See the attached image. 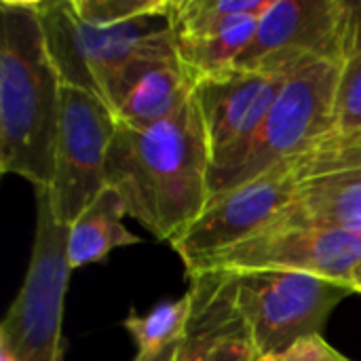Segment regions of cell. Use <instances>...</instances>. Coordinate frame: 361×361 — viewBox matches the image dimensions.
Instances as JSON below:
<instances>
[{
    "label": "cell",
    "mask_w": 361,
    "mask_h": 361,
    "mask_svg": "<svg viewBox=\"0 0 361 361\" xmlns=\"http://www.w3.org/2000/svg\"><path fill=\"white\" fill-rule=\"evenodd\" d=\"M125 203L112 188H104L95 201L68 226V264L72 271L108 258L116 247L135 245L140 237L125 228Z\"/></svg>",
    "instance_id": "obj_16"
},
{
    "label": "cell",
    "mask_w": 361,
    "mask_h": 361,
    "mask_svg": "<svg viewBox=\"0 0 361 361\" xmlns=\"http://www.w3.org/2000/svg\"><path fill=\"white\" fill-rule=\"evenodd\" d=\"M361 133V47L341 70L334 104V129L328 137L351 140Z\"/></svg>",
    "instance_id": "obj_19"
},
{
    "label": "cell",
    "mask_w": 361,
    "mask_h": 361,
    "mask_svg": "<svg viewBox=\"0 0 361 361\" xmlns=\"http://www.w3.org/2000/svg\"><path fill=\"white\" fill-rule=\"evenodd\" d=\"M118 121L106 102L80 87H61L55 176L49 188L53 214L70 226L106 188V159Z\"/></svg>",
    "instance_id": "obj_8"
},
{
    "label": "cell",
    "mask_w": 361,
    "mask_h": 361,
    "mask_svg": "<svg viewBox=\"0 0 361 361\" xmlns=\"http://www.w3.org/2000/svg\"><path fill=\"white\" fill-rule=\"evenodd\" d=\"M360 294H361V288H360Z\"/></svg>",
    "instance_id": "obj_25"
},
{
    "label": "cell",
    "mask_w": 361,
    "mask_h": 361,
    "mask_svg": "<svg viewBox=\"0 0 361 361\" xmlns=\"http://www.w3.org/2000/svg\"><path fill=\"white\" fill-rule=\"evenodd\" d=\"M341 63L307 61L288 80L262 125L237 148L214 159L209 199L220 197L269 169L296 161L324 142L334 129V104Z\"/></svg>",
    "instance_id": "obj_3"
},
{
    "label": "cell",
    "mask_w": 361,
    "mask_h": 361,
    "mask_svg": "<svg viewBox=\"0 0 361 361\" xmlns=\"http://www.w3.org/2000/svg\"><path fill=\"white\" fill-rule=\"evenodd\" d=\"M192 309H195V298L192 292L188 290L182 298L161 302L146 315L131 313L123 322V326L137 345L135 357L154 360L167 349H171L173 345H178L188 330Z\"/></svg>",
    "instance_id": "obj_17"
},
{
    "label": "cell",
    "mask_w": 361,
    "mask_h": 361,
    "mask_svg": "<svg viewBox=\"0 0 361 361\" xmlns=\"http://www.w3.org/2000/svg\"><path fill=\"white\" fill-rule=\"evenodd\" d=\"M214 154L195 95L169 118L133 129L118 125L106 159V186L154 239L169 245L209 201Z\"/></svg>",
    "instance_id": "obj_1"
},
{
    "label": "cell",
    "mask_w": 361,
    "mask_h": 361,
    "mask_svg": "<svg viewBox=\"0 0 361 361\" xmlns=\"http://www.w3.org/2000/svg\"><path fill=\"white\" fill-rule=\"evenodd\" d=\"M68 226L59 224L49 188L36 190V235L23 286L0 326V347L17 361L63 360V298L70 279Z\"/></svg>",
    "instance_id": "obj_5"
},
{
    "label": "cell",
    "mask_w": 361,
    "mask_h": 361,
    "mask_svg": "<svg viewBox=\"0 0 361 361\" xmlns=\"http://www.w3.org/2000/svg\"><path fill=\"white\" fill-rule=\"evenodd\" d=\"M195 91L184 68L173 30L152 38L108 82L104 102L118 125L146 129L173 116Z\"/></svg>",
    "instance_id": "obj_11"
},
{
    "label": "cell",
    "mask_w": 361,
    "mask_h": 361,
    "mask_svg": "<svg viewBox=\"0 0 361 361\" xmlns=\"http://www.w3.org/2000/svg\"><path fill=\"white\" fill-rule=\"evenodd\" d=\"M298 182L296 161H288L209 199L203 214L171 243L186 275L267 231L292 201Z\"/></svg>",
    "instance_id": "obj_9"
},
{
    "label": "cell",
    "mask_w": 361,
    "mask_h": 361,
    "mask_svg": "<svg viewBox=\"0 0 361 361\" xmlns=\"http://www.w3.org/2000/svg\"><path fill=\"white\" fill-rule=\"evenodd\" d=\"M235 277V309L258 361L322 336L334 309L355 294L347 283L290 271H254Z\"/></svg>",
    "instance_id": "obj_4"
},
{
    "label": "cell",
    "mask_w": 361,
    "mask_h": 361,
    "mask_svg": "<svg viewBox=\"0 0 361 361\" xmlns=\"http://www.w3.org/2000/svg\"><path fill=\"white\" fill-rule=\"evenodd\" d=\"M0 169L51 188L63 80L49 53L38 0H2Z\"/></svg>",
    "instance_id": "obj_2"
},
{
    "label": "cell",
    "mask_w": 361,
    "mask_h": 361,
    "mask_svg": "<svg viewBox=\"0 0 361 361\" xmlns=\"http://www.w3.org/2000/svg\"><path fill=\"white\" fill-rule=\"evenodd\" d=\"M271 0H171V27L220 23L239 15H262Z\"/></svg>",
    "instance_id": "obj_18"
},
{
    "label": "cell",
    "mask_w": 361,
    "mask_h": 361,
    "mask_svg": "<svg viewBox=\"0 0 361 361\" xmlns=\"http://www.w3.org/2000/svg\"><path fill=\"white\" fill-rule=\"evenodd\" d=\"M361 167V133L351 140L326 137L311 152L296 159V171L300 180L326 171Z\"/></svg>",
    "instance_id": "obj_20"
},
{
    "label": "cell",
    "mask_w": 361,
    "mask_h": 361,
    "mask_svg": "<svg viewBox=\"0 0 361 361\" xmlns=\"http://www.w3.org/2000/svg\"><path fill=\"white\" fill-rule=\"evenodd\" d=\"M171 0L157 8L112 25L89 23L78 17L70 0H38L49 53L63 85L87 89L104 99L114 74L152 38L171 30Z\"/></svg>",
    "instance_id": "obj_7"
},
{
    "label": "cell",
    "mask_w": 361,
    "mask_h": 361,
    "mask_svg": "<svg viewBox=\"0 0 361 361\" xmlns=\"http://www.w3.org/2000/svg\"><path fill=\"white\" fill-rule=\"evenodd\" d=\"M258 21L260 15H239L220 23L171 27L178 55L192 80L237 68L256 36Z\"/></svg>",
    "instance_id": "obj_15"
},
{
    "label": "cell",
    "mask_w": 361,
    "mask_h": 361,
    "mask_svg": "<svg viewBox=\"0 0 361 361\" xmlns=\"http://www.w3.org/2000/svg\"><path fill=\"white\" fill-rule=\"evenodd\" d=\"M176 349H178V345H173L171 349H167L165 353H161V355L154 357V360H140V357H135L133 361H171L173 360V355H176Z\"/></svg>",
    "instance_id": "obj_24"
},
{
    "label": "cell",
    "mask_w": 361,
    "mask_h": 361,
    "mask_svg": "<svg viewBox=\"0 0 361 361\" xmlns=\"http://www.w3.org/2000/svg\"><path fill=\"white\" fill-rule=\"evenodd\" d=\"M207 361H258V357H256V351L247 338V332L243 330V332L222 341L212 351Z\"/></svg>",
    "instance_id": "obj_23"
},
{
    "label": "cell",
    "mask_w": 361,
    "mask_h": 361,
    "mask_svg": "<svg viewBox=\"0 0 361 361\" xmlns=\"http://www.w3.org/2000/svg\"><path fill=\"white\" fill-rule=\"evenodd\" d=\"M269 361H351L345 357L343 353H338L332 345H328L324 341V336H311L305 338L300 343H296L294 347H290L286 353L273 357Z\"/></svg>",
    "instance_id": "obj_22"
},
{
    "label": "cell",
    "mask_w": 361,
    "mask_h": 361,
    "mask_svg": "<svg viewBox=\"0 0 361 361\" xmlns=\"http://www.w3.org/2000/svg\"><path fill=\"white\" fill-rule=\"evenodd\" d=\"M283 228L361 231V167L300 180L288 207L262 233Z\"/></svg>",
    "instance_id": "obj_13"
},
{
    "label": "cell",
    "mask_w": 361,
    "mask_h": 361,
    "mask_svg": "<svg viewBox=\"0 0 361 361\" xmlns=\"http://www.w3.org/2000/svg\"><path fill=\"white\" fill-rule=\"evenodd\" d=\"M188 279L195 309L171 361H207L222 341L245 330L235 309V277L209 271Z\"/></svg>",
    "instance_id": "obj_14"
},
{
    "label": "cell",
    "mask_w": 361,
    "mask_h": 361,
    "mask_svg": "<svg viewBox=\"0 0 361 361\" xmlns=\"http://www.w3.org/2000/svg\"><path fill=\"white\" fill-rule=\"evenodd\" d=\"M288 74H269L233 68L228 72L195 80L199 106L214 159L237 148L262 125L279 97Z\"/></svg>",
    "instance_id": "obj_12"
},
{
    "label": "cell",
    "mask_w": 361,
    "mask_h": 361,
    "mask_svg": "<svg viewBox=\"0 0 361 361\" xmlns=\"http://www.w3.org/2000/svg\"><path fill=\"white\" fill-rule=\"evenodd\" d=\"M161 0H70L74 13L89 23L112 25L131 21L159 6Z\"/></svg>",
    "instance_id": "obj_21"
},
{
    "label": "cell",
    "mask_w": 361,
    "mask_h": 361,
    "mask_svg": "<svg viewBox=\"0 0 361 361\" xmlns=\"http://www.w3.org/2000/svg\"><path fill=\"white\" fill-rule=\"evenodd\" d=\"M209 271L228 275L254 271L305 273L347 283L355 290V294H360L361 231L283 228L260 233L216 256L192 275Z\"/></svg>",
    "instance_id": "obj_10"
},
{
    "label": "cell",
    "mask_w": 361,
    "mask_h": 361,
    "mask_svg": "<svg viewBox=\"0 0 361 361\" xmlns=\"http://www.w3.org/2000/svg\"><path fill=\"white\" fill-rule=\"evenodd\" d=\"M360 6L343 0H271L237 68L290 74L307 61L345 66L361 47Z\"/></svg>",
    "instance_id": "obj_6"
}]
</instances>
